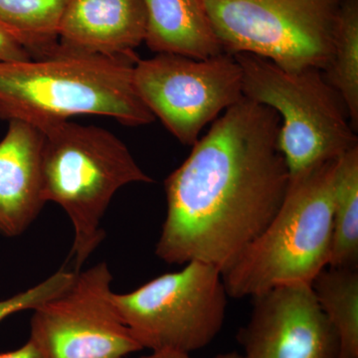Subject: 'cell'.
<instances>
[{"instance_id": "20", "label": "cell", "mask_w": 358, "mask_h": 358, "mask_svg": "<svg viewBox=\"0 0 358 358\" xmlns=\"http://www.w3.org/2000/svg\"><path fill=\"white\" fill-rule=\"evenodd\" d=\"M0 358H45L38 346L29 338V341L20 348L6 353H1Z\"/></svg>"}, {"instance_id": "7", "label": "cell", "mask_w": 358, "mask_h": 358, "mask_svg": "<svg viewBox=\"0 0 358 358\" xmlns=\"http://www.w3.org/2000/svg\"><path fill=\"white\" fill-rule=\"evenodd\" d=\"M228 298L221 271L200 261L131 293L112 294L120 317L141 348L186 353L201 350L218 336Z\"/></svg>"}, {"instance_id": "18", "label": "cell", "mask_w": 358, "mask_h": 358, "mask_svg": "<svg viewBox=\"0 0 358 358\" xmlns=\"http://www.w3.org/2000/svg\"><path fill=\"white\" fill-rule=\"evenodd\" d=\"M75 275L76 273L62 268L36 286L14 294L6 300H0V322L14 313L35 310L45 301L63 293L74 281Z\"/></svg>"}, {"instance_id": "10", "label": "cell", "mask_w": 358, "mask_h": 358, "mask_svg": "<svg viewBox=\"0 0 358 358\" xmlns=\"http://www.w3.org/2000/svg\"><path fill=\"white\" fill-rule=\"evenodd\" d=\"M238 333L243 358H338V339L312 285L280 286L253 296Z\"/></svg>"}, {"instance_id": "2", "label": "cell", "mask_w": 358, "mask_h": 358, "mask_svg": "<svg viewBox=\"0 0 358 358\" xmlns=\"http://www.w3.org/2000/svg\"><path fill=\"white\" fill-rule=\"evenodd\" d=\"M138 56L107 57L59 48L53 55L0 63V120L40 129L81 115L109 117L129 127L155 117L134 85Z\"/></svg>"}, {"instance_id": "4", "label": "cell", "mask_w": 358, "mask_h": 358, "mask_svg": "<svg viewBox=\"0 0 358 358\" xmlns=\"http://www.w3.org/2000/svg\"><path fill=\"white\" fill-rule=\"evenodd\" d=\"M41 131L44 199L69 216L74 228L71 255L79 268L105 238L101 223L117 190L154 179L108 129L64 121Z\"/></svg>"}, {"instance_id": "6", "label": "cell", "mask_w": 358, "mask_h": 358, "mask_svg": "<svg viewBox=\"0 0 358 358\" xmlns=\"http://www.w3.org/2000/svg\"><path fill=\"white\" fill-rule=\"evenodd\" d=\"M224 53L268 59L282 69L324 71L343 0H203Z\"/></svg>"}, {"instance_id": "1", "label": "cell", "mask_w": 358, "mask_h": 358, "mask_svg": "<svg viewBox=\"0 0 358 358\" xmlns=\"http://www.w3.org/2000/svg\"><path fill=\"white\" fill-rule=\"evenodd\" d=\"M280 127L274 110L246 98L213 122L164 181L160 260L200 261L223 274L263 232L289 182Z\"/></svg>"}, {"instance_id": "3", "label": "cell", "mask_w": 358, "mask_h": 358, "mask_svg": "<svg viewBox=\"0 0 358 358\" xmlns=\"http://www.w3.org/2000/svg\"><path fill=\"white\" fill-rule=\"evenodd\" d=\"M338 159L289 176L274 218L222 274L229 298H253L286 285H312L329 267Z\"/></svg>"}, {"instance_id": "14", "label": "cell", "mask_w": 358, "mask_h": 358, "mask_svg": "<svg viewBox=\"0 0 358 358\" xmlns=\"http://www.w3.org/2000/svg\"><path fill=\"white\" fill-rule=\"evenodd\" d=\"M69 0H0V23L32 59L58 50L59 29Z\"/></svg>"}, {"instance_id": "16", "label": "cell", "mask_w": 358, "mask_h": 358, "mask_svg": "<svg viewBox=\"0 0 358 358\" xmlns=\"http://www.w3.org/2000/svg\"><path fill=\"white\" fill-rule=\"evenodd\" d=\"M329 267H358V147L338 159Z\"/></svg>"}, {"instance_id": "8", "label": "cell", "mask_w": 358, "mask_h": 358, "mask_svg": "<svg viewBox=\"0 0 358 358\" xmlns=\"http://www.w3.org/2000/svg\"><path fill=\"white\" fill-rule=\"evenodd\" d=\"M134 85L145 107L182 145H193L207 124L243 100V78L235 56L197 60L157 53L138 59Z\"/></svg>"}, {"instance_id": "9", "label": "cell", "mask_w": 358, "mask_h": 358, "mask_svg": "<svg viewBox=\"0 0 358 358\" xmlns=\"http://www.w3.org/2000/svg\"><path fill=\"white\" fill-rule=\"evenodd\" d=\"M106 262L76 272L63 293L35 308L30 339L45 358H124L143 350L112 300Z\"/></svg>"}, {"instance_id": "12", "label": "cell", "mask_w": 358, "mask_h": 358, "mask_svg": "<svg viewBox=\"0 0 358 358\" xmlns=\"http://www.w3.org/2000/svg\"><path fill=\"white\" fill-rule=\"evenodd\" d=\"M43 131L22 121H9L0 141V233L22 234L47 203L41 174Z\"/></svg>"}, {"instance_id": "13", "label": "cell", "mask_w": 358, "mask_h": 358, "mask_svg": "<svg viewBox=\"0 0 358 358\" xmlns=\"http://www.w3.org/2000/svg\"><path fill=\"white\" fill-rule=\"evenodd\" d=\"M147 10L145 43L155 53L197 60L224 53L203 0H143Z\"/></svg>"}, {"instance_id": "5", "label": "cell", "mask_w": 358, "mask_h": 358, "mask_svg": "<svg viewBox=\"0 0 358 358\" xmlns=\"http://www.w3.org/2000/svg\"><path fill=\"white\" fill-rule=\"evenodd\" d=\"M234 56L244 98L279 115L280 148L289 176L358 147L348 108L322 70L288 71L253 54Z\"/></svg>"}, {"instance_id": "17", "label": "cell", "mask_w": 358, "mask_h": 358, "mask_svg": "<svg viewBox=\"0 0 358 358\" xmlns=\"http://www.w3.org/2000/svg\"><path fill=\"white\" fill-rule=\"evenodd\" d=\"M345 102L353 128L358 127V0H343L334 31L333 54L322 71Z\"/></svg>"}, {"instance_id": "15", "label": "cell", "mask_w": 358, "mask_h": 358, "mask_svg": "<svg viewBox=\"0 0 358 358\" xmlns=\"http://www.w3.org/2000/svg\"><path fill=\"white\" fill-rule=\"evenodd\" d=\"M312 288L338 339V358H358V268L327 267Z\"/></svg>"}, {"instance_id": "11", "label": "cell", "mask_w": 358, "mask_h": 358, "mask_svg": "<svg viewBox=\"0 0 358 358\" xmlns=\"http://www.w3.org/2000/svg\"><path fill=\"white\" fill-rule=\"evenodd\" d=\"M145 32L143 0H69L59 29V48L107 57L134 56Z\"/></svg>"}, {"instance_id": "21", "label": "cell", "mask_w": 358, "mask_h": 358, "mask_svg": "<svg viewBox=\"0 0 358 358\" xmlns=\"http://www.w3.org/2000/svg\"><path fill=\"white\" fill-rule=\"evenodd\" d=\"M140 358H192L189 353L178 352L174 350H162L152 352L150 355H145ZM215 358H243L237 352L224 353V355H218Z\"/></svg>"}, {"instance_id": "19", "label": "cell", "mask_w": 358, "mask_h": 358, "mask_svg": "<svg viewBox=\"0 0 358 358\" xmlns=\"http://www.w3.org/2000/svg\"><path fill=\"white\" fill-rule=\"evenodd\" d=\"M31 56L0 23V63L22 62Z\"/></svg>"}]
</instances>
